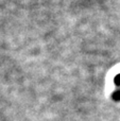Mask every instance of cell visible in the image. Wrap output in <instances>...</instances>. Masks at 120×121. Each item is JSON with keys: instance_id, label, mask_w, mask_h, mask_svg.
I'll use <instances>...</instances> for the list:
<instances>
[{"instance_id": "1", "label": "cell", "mask_w": 120, "mask_h": 121, "mask_svg": "<svg viewBox=\"0 0 120 121\" xmlns=\"http://www.w3.org/2000/svg\"><path fill=\"white\" fill-rule=\"evenodd\" d=\"M113 99L116 101H120V90H117L113 94Z\"/></svg>"}, {"instance_id": "2", "label": "cell", "mask_w": 120, "mask_h": 121, "mask_svg": "<svg viewBox=\"0 0 120 121\" xmlns=\"http://www.w3.org/2000/svg\"><path fill=\"white\" fill-rule=\"evenodd\" d=\"M115 84L120 86V74H118L116 78H115Z\"/></svg>"}]
</instances>
